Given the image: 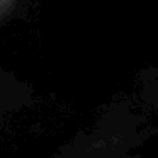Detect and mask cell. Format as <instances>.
<instances>
[{
  "instance_id": "cell-1",
  "label": "cell",
  "mask_w": 158,
  "mask_h": 158,
  "mask_svg": "<svg viewBox=\"0 0 158 158\" xmlns=\"http://www.w3.org/2000/svg\"><path fill=\"white\" fill-rule=\"evenodd\" d=\"M15 4H17V0H0V19L10 14Z\"/></svg>"
}]
</instances>
